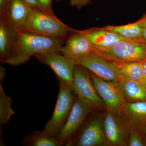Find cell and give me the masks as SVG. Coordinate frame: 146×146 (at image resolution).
I'll list each match as a JSON object with an SVG mask.
<instances>
[{"mask_svg": "<svg viewBox=\"0 0 146 146\" xmlns=\"http://www.w3.org/2000/svg\"><path fill=\"white\" fill-rule=\"evenodd\" d=\"M17 44L5 63L12 66L25 64L32 56L52 52H60L66 39L35 34L19 30Z\"/></svg>", "mask_w": 146, "mask_h": 146, "instance_id": "1", "label": "cell"}, {"mask_svg": "<svg viewBox=\"0 0 146 146\" xmlns=\"http://www.w3.org/2000/svg\"><path fill=\"white\" fill-rule=\"evenodd\" d=\"M20 30L45 36L65 38L74 30L55 16L44 11L31 8L23 27Z\"/></svg>", "mask_w": 146, "mask_h": 146, "instance_id": "2", "label": "cell"}, {"mask_svg": "<svg viewBox=\"0 0 146 146\" xmlns=\"http://www.w3.org/2000/svg\"><path fill=\"white\" fill-rule=\"evenodd\" d=\"M97 54L112 62H143L146 60V41L125 39L106 48L98 49Z\"/></svg>", "mask_w": 146, "mask_h": 146, "instance_id": "3", "label": "cell"}, {"mask_svg": "<svg viewBox=\"0 0 146 146\" xmlns=\"http://www.w3.org/2000/svg\"><path fill=\"white\" fill-rule=\"evenodd\" d=\"M59 85L57 101L52 116L42 131L48 136L56 138L68 119L75 98L72 86L60 82Z\"/></svg>", "mask_w": 146, "mask_h": 146, "instance_id": "4", "label": "cell"}, {"mask_svg": "<svg viewBox=\"0 0 146 146\" xmlns=\"http://www.w3.org/2000/svg\"><path fill=\"white\" fill-rule=\"evenodd\" d=\"M90 76L94 87L105 103L107 111L121 116L127 102L118 84L104 80L94 73Z\"/></svg>", "mask_w": 146, "mask_h": 146, "instance_id": "5", "label": "cell"}, {"mask_svg": "<svg viewBox=\"0 0 146 146\" xmlns=\"http://www.w3.org/2000/svg\"><path fill=\"white\" fill-rule=\"evenodd\" d=\"M72 87L78 97L95 109L106 108L104 102L97 93L87 69L76 65Z\"/></svg>", "mask_w": 146, "mask_h": 146, "instance_id": "6", "label": "cell"}, {"mask_svg": "<svg viewBox=\"0 0 146 146\" xmlns=\"http://www.w3.org/2000/svg\"><path fill=\"white\" fill-rule=\"evenodd\" d=\"M80 65L101 78L112 83L118 84L121 75L115 64L99 55L92 54L74 59Z\"/></svg>", "mask_w": 146, "mask_h": 146, "instance_id": "7", "label": "cell"}, {"mask_svg": "<svg viewBox=\"0 0 146 146\" xmlns=\"http://www.w3.org/2000/svg\"><path fill=\"white\" fill-rule=\"evenodd\" d=\"M35 57L53 71L59 82L72 86L76 65L74 59L66 57L59 52L41 54Z\"/></svg>", "mask_w": 146, "mask_h": 146, "instance_id": "8", "label": "cell"}, {"mask_svg": "<svg viewBox=\"0 0 146 146\" xmlns=\"http://www.w3.org/2000/svg\"><path fill=\"white\" fill-rule=\"evenodd\" d=\"M94 109L77 96L75 98L68 119L58 135L57 139L64 145L68 143Z\"/></svg>", "mask_w": 146, "mask_h": 146, "instance_id": "9", "label": "cell"}, {"mask_svg": "<svg viewBox=\"0 0 146 146\" xmlns=\"http://www.w3.org/2000/svg\"><path fill=\"white\" fill-rule=\"evenodd\" d=\"M118 116L107 111L103 121L108 145H128L129 129L128 123Z\"/></svg>", "mask_w": 146, "mask_h": 146, "instance_id": "10", "label": "cell"}, {"mask_svg": "<svg viewBox=\"0 0 146 146\" xmlns=\"http://www.w3.org/2000/svg\"><path fill=\"white\" fill-rule=\"evenodd\" d=\"M75 145L78 146L108 145L103 121L96 117L84 128Z\"/></svg>", "mask_w": 146, "mask_h": 146, "instance_id": "11", "label": "cell"}, {"mask_svg": "<svg viewBox=\"0 0 146 146\" xmlns=\"http://www.w3.org/2000/svg\"><path fill=\"white\" fill-rule=\"evenodd\" d=\"M60 53L73 59L85 55L97 54L96 48L77 30H74V32L66 39Z\"/></svg>", "mask_w": 146, "mask_h": 146, "instance_id": "12", "label": "cell"}, {"mask_svg": "<svg viewBox=\"0 0 146 146\" xmlns=\"http://www.w3.org/2000/svg\"><path fill=\"white\" fill-rule=\"evenodd\" d=\"M31 8L23 0H9L3 13L2 18L11 26L21 30L26 21Z\"/></svg>", "mask_w": 146, "mask_h": 146, "instance_id": "13", "label": "cell"}, {"mask_svg": "<svg viewBox=\"0 0 146 146\" xmlns=\"http://www.w3.org/2000/svg\"><path fill=\"white\" fill-rule=\"evenodd\" d=\"M78 31L88 39L91 44L96 48H109L121 40L127 39L102 27Z\"/></svg>", "mask_w": 146, "mask_h": 146, "instance_id": "14", "label": "cell"}, {"mask_svg": "<svg viewBox=\"0 0 146 146\" xmlns=\"http://www.w3.org/2000/svg\"><path fill=\"white\" fill-rule=\"evenodd\" d=\"M19 35V30L0 18V60L1 63H4L16 46Z\"/></svg>", "mask_w": 146, "mask_h": 146, "instance_id": "15", "label": "cell"}, {"mask_svg": "<svg viewBox=\"0 0 146 146\" xmlns=\"http://www.w3.org/2000/svg\"><path fill=\"white\" fill-rule=\"evenodd\" d=\"M127 102L146 101V84L121 75L118 83Z\"/></svg>", "mask_w": 146, "mask_h": 146, "instance_id": "16", "label": "cell"}, {"mask_svg": "<svg viewBox=\"0 0 146 146\" xmlns=\"http://www.w3.org/2000/svg\"><path fill=\"white\" fill-rule=\"evenodd\" d=\"M122 115L137 128L146 126V101L127 102Z\"/></svg>", "mask_w": 146, "mask_h": 146, "instance_id": "17", "label": "cell"}, {"mask_svg": "<svg viewBox=\"0 0 146 146\" xmlns=\"http://www.w3.org/2000/svg\"><path fill=\"white\" fill-rule=\"evenodd\" d=\"M143 19L137 22L121 26H108L103 28L120 35L125 39L137 40L142 39Z\"/></svg>", "mask_w": 146, "mask_h": 146, "instance_id": "18", "label": "cell"}, {"mask_svg": "<svg viewBox=\"0 0 146 146\" xmlns=\"http://www.w3.org/2000/svg\"><path fill=\"white\" fill-rule=\"evenodd\" d=\"M112 62L117 67L121 75L129 79L144 83L143 76V62Z\"/></svg>", "mask_w": 146, "mask_h": 146, "instance_id": "19", "label": "cell"}, {"mask_svg": "<svg viewBox=\"0 0 146 146\" xmlns=\"http://www.w3.org/2000/svg\"><path fill=\"white\" fill-rule=\"evenodd\" d=\"M27 145L60 146L64 145L57 138L48 136L42 131H35L26 138Z\"/></svg>", "mask_w": 146, "mask_h": 146, "instance_id": "20", "label": "cell"}, {"mask_svg": "<svg viewBox=\"0 0 146 146\" xmlns=\"http://www.w3.org/2000/svg\"><path fill=\"white\" fill-rule=\"evenodd\" d=\"M12 99L7 96L0 83V126L6 124L10 119L15 112L11 108Z\"/></svg>", "mask_w": 146, "mask_h": 146, "instance_id": "21", "label": "cell"}, {"mask_svg": "<svg viewBox=\"0 0 146 146\" xmlns=\"http://www.w3.org/2000/svg\"><path fill=\"white\" fill-rule=\"evenodd\" d=\"M128 123L129 129L128 146H146L142 133L131 123Z\"/></svg>", "mask_w": 146, "mask_h": 146, "instance_id": "22", "label": "cell"}, {"mask_svg": "<svg viewBox=\"0 0 146 146\" xmlns=\"http://www.w3.org/2000/svg\"><path fill=\"white\" fill-rule=\"evenodd\" d=\"M43 10L50 15L55 16L52 8L53 0H37Z\"/></svg>", "mask_w": 146, "mask_h": 146, "instance_id": "23", "label": "cell"}, {"mask_svg": "<svg viewBox=\"0 0 146 146\" xmlns=\"http://www.w3.org/2000/svg\"><path fill=\"white\" fill-rule=\"evenodd\" d=\"M59 1L61 0H55ZM70 3L72 6H74L80 9L84 7L89 4L91 3V0H69Z\"/></svg>", "mask_w": 146, "mask_h": 146, "instance_id": "24", "label": "cell"}, {"mask_svg": "<svg viewBox=\"0 0 146 146\" xmlns=\"http://www.w3.org/2000/svg\"><path fill=\"white\" fill-rule=\"evenodd\" d=\"M23 1L31 8L44 11L37 0H23Z\"/></svg>", "mask_w": 146, "mask_h": 146, "instance_id": "25", "label": "cell"}, {"mask_svg": "<svg viewBox=\"0 0 146 146\" xmlns=\"http://www.w3.org/2000/svg\"><path fill=\"white\" fill-rule=\"evenodd\" d=\"M6 70L4 67L1 65L0 66V82L1 83H2L3 81L5 79L6 76Z\"/></svg>", "mask_w": 146, "mask_h": 146, "instance_id": "26", "label": "cell"}, {"mask_svg": "<svg viewBox=\"0 0 146 146\" xmlns=\"http://www.w3.org/2000/svg\"><path fill=\"white\" fill-rule=\"evenodd\" d=\"M143 19V32L142 39L146 41V14L142 18Z\"/></svg>", "mask_w": 146, "mask_h": 146, "instance_id": "27", "label": "cell"}, {"mask_svg": "<svg viewBox=\"0 0 146 146\" xmlns=\"http://www.w3.org/2000/svg\"><path fill=\"white\" fill-rule=\"evenodd\" d=\"M9 0H0V14L3 13Z\"/></svg>", "mask_w": 146, "mask_h": 146, "instance_id": "28", "label": "cell"}, {"mask_svg": "<svg viewBox=\"0 0 146 146\" xmlns=\"http://www.w3.org/2000/svg\"><path fill=\"white\" fill-rule=\"evenodd\" d=\"M138 129V128H137ZM138 130L140 131V132L142 133L144 137V141L146 146V126L143 127L138 128Z\"/></svg>", "mask_w": 146, "mask_h": 146, "instance_id": "29", "label": "cell"}, {"mask_svg": "<svg viewBox=\"0 0 146 146\" xmlns=\"http://www.w3.org/2000/svg\"><path fill=\"white\" fill-rule=\"evenodd\" d=\"M143 76L144 82L146 84V60L143 62Z\"/></svg>", "mask_w": 146, "mask_h": 146, "instance_id": "30", "label": "cell"}]
</instances>
